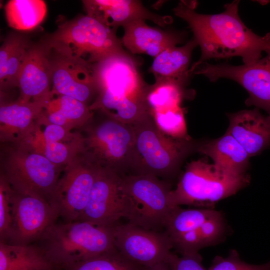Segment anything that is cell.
Returning a JSON list of instances; mask_svg holds the SVG:
<instances>
[{
    "label": "cell",
    "mask_w": 270,
    "mask_h": 270,
    "mask_svg": "<svg viewBox=\"0 0 270 270\" xmlns=\"http://www.w3.org/2000/svg\"><path fill=\"white\" fill-rule=\"evenodd\" d=\"M42 140L46 142L68 141L76 138L78 132H71L60 126L47 124L43 131L41 132Z\"/></svg>",
    "instance_id": "836d02e7"
},
{
    "label": "cell",
    "mask_w": 270,
    "mask_h": 270,
    "mask_svg": "<svg viewBox=\"0 0 270 270\" xmlns=\"http://www.w3.org/2000/svg\"><path fill=\"white\" fill-rule=\"evenodd\" d=\"M32 46L22 35L12 34L0 48V87L1 91L18 86L20 74Z\"/></svg>",
    "instance_id": "603a6c76"
},
{
    "label": "cell",
    "mask_w": 270,
    "mask_h": 270,
    "mask_svg": "<svg viewBox=\"0 0 270 270\" xmlns=\"http://www.w3.org/2000/svg\"><path fill=\"white\" fill-rule=\"evenodd\" d=\"M48 102H32L3 104L0 107V138L3 142L26 140L36 130Z\"/></svg>",
    "instance_id": "d6986e66"
},
{
    "label": "cell",
    "mask_w": 270,
    "mask_h": 270,
    "mask_svg": "<svg viewBox=\"0 0 270 270\" xmlns=\"http://www.w3.org/2000/svg\"><path fill=\"white\" fill-rule=\"evenodd\" d=\"M114 244L125 258L142 268L164 262L173 248L166 232L147 230L129 223L113 226Z\"/></svg>",
    "instance_id": "4fadbf2b"
},
{
    "label": "cell",
    "mask_w": 270,
    "mask_h": 270,
    "mask_svg": "<svg viewBox=\"0 0 270 270\" xmlns=\"http://www.w3.org/2000/svg\"><path fill=\"white\" fill-rule=\"evenodd\" d=\"M55 268L38 245L0 242V270H54Z\"/></svg>",
    "instance_id": "cb8c5ba5"
},
{
    "label": "cell",
    "mask_w": 270,
    "mask_h": 270,
    "mask_svg": "<svg viewBox=\"0 0 270 270\" xmlns=\"http://www.w3.org/2000/svg\"><path fill=\"white\" fill-rule=\"evenodd\" d=\"M208 270H270V260L262 264H250L242 260L236 250H232L226 258L216 256Z\"/></svg>",
    "instance_id": "4dcf8cb0"
},
{
    "label": "cell",
    "mask_w": 270,
    "mask_h": 270,
    "mask_svg": "<svg viewBox=\"0 0 270 270\" xmlns=\"http://www.w3.org/2000/svg\"><path fill=\"white\" fill-rule=\"evenodd\" d=\"M12 188L2 178L0 179V237L6 242L12 226L10 196Z\"/></svg>",
    "instance_id": "1f68e13d"
},
{
    "label": "cell",
    "mask_w": 270,
    "mask_h": 270,
    "mask_svg": "<svg viewBox=\"0 0 270 270\" xmlns=\"http://www.w3.org/2000/svg\"><path fill=\"white\" fill-rule=\"evenodd\" d=\"M101 168L82 152H79L64 167L51 200V204L64 222L78 220L86 208Z\"/></svg>",
    "instance_id": "30bf717a"
},
{
    "label": "cell",
    "mask_w": 270,
    "mask_h": 270,
    "mask_svg": "<svg viewBox=\"0 0 270 270\" xmlns=\"http://www.w3.org/2000/svg\"><path fill=\"white\" fill-rule=\"evenodd\" d=\"M93 117L92 110L88 105L72 98L58 95L48 102L39 121L56 124L70 131L81 128Z\"/></svg>",
    "instance_id": "7402d4cb"
},
{
    "label": "cell",
    "mask_w": 270,
    "mask_h": 270,
    "mask_svg": "<svg viewBox=\"0 0 270 270\" xmlns=\"http://www.w3.org/2000/svg\"><path fill=\"white\" fill-rule=\"evenodd\" d=\"M46 44L57 54L92 65L128 54L116 31L87 14L60 25Z\"/></svg>",
    "instance_id": "8992f818"
},
{
    "label": "cell",
    "mask_w": 270,
    "mask_h": 270,
    "mask_svg": "<svg viewBox=\"0 0 270 270\" xmlns=\"http://www.w3.org/2000/svg\"><path fill=\"white\" fill-rule=\"evenodd\" d=\"M104 114L103 118L94 121L93 117L80 128L82 152L102 167L123 174L130 170L134 144L133 128L131 124Z\"/></svg>",
    "instance_id": "9c48e42d"
},
{
    "label": "cell",
    "mask_w": 270,
    "mask_h": 270,
    "mask_svg": "<svg viewBox=\"0 0 270 270\" xmlns=\"http://www.w3.org/2000/svg\"><path fill=\"white\" fill-rule=\"evenodd\" d=\"M98 94L92 105L120 120L134 116L148 106L149 85L128 54L108 57L93 66Z\"/></svg>",
    "instance_id": "7a4b0ae2"
},
{
    "label": "cell",
    "mask_w": 270,
    "mask_h": 270,
    "mask_svg": "<svg viewBox=\"0 0 270 270\" xmlns=\"http://www.w3.org/2000/svg\"><path fill=\"white\" fill-rule=\"evenodd\" d=\"M87 15L114 31L120 26L136 20H149L160 26L169 23L168 18L152 12L140 0H83Z\"/></svg>",
    "instance_id": "e0dca14e"
},
{
    "label": "cell",
    "mask_w": 270,
    "mask_h": 270,
    "mask_svg": "<svg viewBox=\"0 0 270 270\" xmlns=\"http://www.w3.org/2000/svg\"><path fill=\"white\" fill-rule=\"evenodd\" d=\"M158 128L165 134L176 138L190 139L182 108L180 106L163 111L152 112Z\"/></svg>",
    "instance_id": "f1b7e54d"
},
{
    "label": "cell",
    "mask_w": 270,
    "mask_h": 270,
    "mask_svg": "<svg viewBox=\"0 0 270 270\" xmlns=\"http://www.w3.org/2000/svg\"><path fill=\"white\" fill-rule=\"evenodd\" d=\"M202 262V258L199 253L179 256L171 252L164 262L170 270H206Z\"/></svg>",
    "instance_id": "d6a6232c"
},
{
    "label": "cell",
    "mask_w": 270,
    "mask_h": 270,
    "mask_svg": "<svg viewBox=\"0 0 270 270\" xmlns=\"http://www.w3.org/2000/svg\"><path fill=\"white\" fill-rule=\"evenodd\" d=\"M196 150L210 158L214 164L226 172L235 175L246 174L250 157L228 132L217 139L198 146Z\"/></svg>",
    "instance_id": "44dd1931"
},
{
    "label": "cell",
    "mask_w": 270,
    "mask_h": 270,
    "mask_svg": "<svg viewBox=\"0 0 270 270\" xmlns=\"http://www.w3.org/2000/svg\"><path fill=\"white\" fill-rule=\"evenodd\" d=\"M122 27V43L134 54L155 58L166 48L176 46L181 40L178 34L150 26L144 20H134Z\"/></svg>",
    "instance_id": "ffe728a7"
},
{
    "label": "cell",
    "mask_w": 270,
    "mask_h": 270,
    "mask_svg": "<svg viewBox=\"0 0 270 270\" xmlns=\"http://www.w3.org/2000/svg\"><path fill=\"white\" fill-rule=\"evenodd\" d=\"M218 211L212 208H173L164 228L172 242L181 236L194 230L212 218Z\"/></svg>",
    "instance_id": "4316f807"
},
{
    "label": "cell",
    "mask_w": 270,
    "mask_h": 270,
    "mask_svg": "<svg viewBox=\"0 0 270 270\" xmlns=\"http://www.w3.org/2000/svg\"><path fill=\"white\" fill-rule=\"evenodd\" d=\"M134 144L132 174L169 177L178 170L184 158L198 146L191 139L176 138L163 133L152 114L131 124Z\"/></svg>",
    "instance_id": "277c9868"
},
{
    "label": "cell",
    "mask_w": 270,
    "mask_h": 270,
    "mask_svg": "<svg viewBox=\"0 0 270 270\" xmlns=\"http://www.w3.org/2000/svg\"><path fill=\"white\" fill-rule=\"evenodd\" d=\"M186 80L163 78L149 85L146 101L151 111H163L180 106L184 98Z\"/></svg>",
    "instance_id": "83f0119b"
},
{
    "label": "cell",
    "mask_w": 270,
    "mask_h": 270,
    "mask_svg": "<svg viewBox=\"0 0 270 270\" xmlns=\"http://www.w3.org/2000/svg\"><path fill=\"white\" fill-rule=\"evenodd\" d=\"M10 204L12 226L7 243L29 244L38 240L59 217L46 200L18 192L12 188Z\"/></svg>",
    "instance_id": "7c38bea8"
},
{
    "label": "cell",
    "mask_w": 270,
    "mask_h": 270,
    "mask_svg": "<svg viewBox=\"0 0 270 270\" xmlns=\"http://www.w3.org/2000/svg\"><path fill=\"white\" fill-rule=\"evenodd\" d=\"M122 176L112 169L102 167L86 208L78 220L110 226L124 218Z\"/></svg>",
    "instance_id": "5bb4252c"
},
{
    "label": "cell",
    "mask_w": 270,
    "mask_h": 270,
    "mask_svg": "<svg viewBox=\"0 0 270 270\" xmlns=\"http://www.w3.org/2000/svg\"><path fill=\"white\" fill-rule=\"evenodd\" d=\"M124 218L128 223L156 230L164 226L172 208V190L158 178L147 174H122Z\"/></svg>",
    "instance_id": "ba28073f"
},
{
    "label": "cell",
    "mask_w": 270,
    "mask_h": 270,
    "mask_svg": "<svg viewBox=\"0 0 270 270\" xmlns=\"http://www.w3.org/2000/svg\"><path fill=\"white\" fill-rule=\"evenodd\" d=\"M53 95H64L88 105L98 94L93 65L58 54L52 58Z\"/></svg>",
    "instance_id": "2e32d148"
},
{
    "label": "cell",
    "mask_w": 270,
    "mask_h": 270,
    "mask_svg": "<svg viewBox=\"0 0 270 270\" xmlns=\"http://www.w3.org/2000/svg\"><path fill=\"white\" fill-rule=\"evenodd\" d=\"M226 131L242 146L250 157L270 146V116H264L258 108L242 110L228 115Z\"/></svg>",
    "instance_id": "ac0fdd59"
},
{
    "label": "cell",
    "mask_w": 270,
    "mask_h": 270,
    "mask_svg": "<svg viewBox=\"0 0 270 270\" xmlns=\"http://www.w3.org/2000/svg\"><path fill=\"white\" fill-rule=\"evenodd\" d=\"M196 3L182 0L173 10L187 22L200 48V56L189 69L190 74L210 59L240 56L244 64H250L262 58V52L270 51V32L261 36L244 24L238 13L239 0L226 4L224 12L213 14L196 12Z\"/></svg>",
    "instance_id": "6da1fadb"
},
{
    "label": "cell",
    "mask_w": 270,
    "mask_h": 270,
    "mask_svg": "<svg viewBox=\"0 0 270 270\" xmlns=\"http://www.w3.org/2000/svg\"><path fill=\"white\" fill-rule=\"evenodd\" d=\"M5 12L10 27L29 30L43 20L46 14V6L41 0H11L6 4Z\"/></svg>",
    "instance_id": "484cf974"
},
{
    "label": "cell",
    "mask_w": 270,
    "mask_h": 270,
    "mask_svg": "<svg viewBox=\"0 0 270 270\" xmlns=\"http://www.w3.org/2000/svg\"><path fill=\"white\" fill-rule=\"evenodd\" d=\"M192 74L203 75L212 82L221 78L237 82L248 94L246 104L262 108L270 116V51L250 64L236 66L204 62L195 67Z\"/></svg>",
    "instance_id": "8fae6325"
},
{
    "label": "cell",
    "mask_w": 270,
    "mask_h": 270,
    "mask_svg": "<svg viewBox=\"0 0 270 270\" xmlns=\"http://www.w3.org/2000/svg\"><path fill=\"white\" fill-rule=\"evenodd\" d=\"M50 52L46 44L32 45L20 74L17 102H49L52 98Z\"/></svg>",
    "instance_id": "9a60e30c"
},
{
    "label": "cell",
    "mask_w": 270,
    "mask_h": 270,
    "mask_svg": "<svg viewBox=\"0 0 270 270\" xmlns=\"http://www.w3.org/2000/svg\"><path fill=\"white\" fill-rule=\"evenodd\" d=\"M4 143L6 144L1 149L0 178L13 190L42 198L51 204L64 168L52 163L26 141Z\"/></svg>",
    "instance_id": "5b68a950"
},
{
    "label": "cell",
    "mask_w": 270,
    "mask_h": 270,
    "mask_svg": "<svg viewBox=\"0 0 270 270\" xmlns=\"http://www.w3.org/2000/svg\"><path fill=\"white\" fill-rule=\"evenodd\" d=\"M250 182L248 174L226 172L203 158L188 163L176 188L171 190L172 208L190 205L212 208L216 202L235 194Z\"/></svg>",
    "instance_id": "52a82bcc"
},
{
    "label": "cell",
    "mask_w": 270,
    "mask_h": 270,
    "mask_svg": "<svg viewBox=\"0 0 270 270\" xmlns=\"http://www.w3.org/2000/svg\"><path fill=\"white\" fill-rule=\"evenodd\" d=\"M113 226L80 220L56 222L38 240V246L56 268L64 270L86 260L118 251Z\"/></svg>",
    "instance_id": "3957f363"
},
{
    "label": "cell",
    "mask_w": 270,
    "mask_h": 270,
    "mask_svg": "<svg viewBox=\"0 0 270 270\" xmlns=\"http://www.w3.org/2000/svg\"><path fill=\"white\" fill-rule=\"evenodd\" d=\"M198 44L193 38L182 46L168 48L154 58L149 71L156 80L172 78L186 80L190 74L191 55Z\"/></svg>",
    "instance_id": "d4e9b609"
},
{
    "label": "cell",
    "mask_w": 270,
    "mask_h": 270,
    "mask_svg": "<svg viewBox=\"0 0 270 270\" xmlns=\"http://www.w3.org/2000/svg\"><path fill=\"white\" fill-rule=\"evenodd\" d=\"M123 257L118 251L93 258L64 270H143Z\"/></svg>",
    "instance_id": "f546056e"
},
{
    "label": "cell",
    "mask_w": 270,
    "mask_h": 270,
    "mask_svg": "<svg viewBox=\"0 0 270 270\" xmlns=\"http://www.w3.org/2000/svg\"><path fill=\"white\" fill-rule=\"evenodd\" d=\"M143 270H170L168 265L165 262H162L148 268H144Z\"/></svg>",
    "instance_id": "e575fe53"
}]
</instances>
